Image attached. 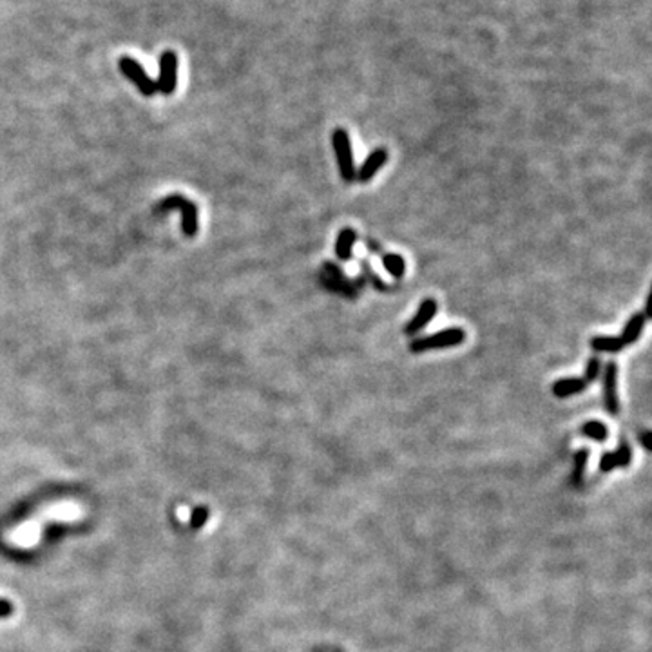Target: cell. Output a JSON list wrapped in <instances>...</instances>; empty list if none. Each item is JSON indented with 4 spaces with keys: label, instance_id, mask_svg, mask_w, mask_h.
<instances>
[{
    "label": "cell",
    "instance_id": "9a60e30c",
    "mask_svg": "<svg viewBox=\"0 0 652 652\" xmlns=\"http://www.w3.org/2000/svg\"><path fill=\"white\" fill-rule=\"evenodd\" d=\"M612 457H614L616 468H627L629 462H631V458H632L631 446H629L627 442H620L618 450H616V453H612Z\"/></svg>",
    "mask_w": 652,
    "mask_h": 652
},
{
    "label": "cell",
    "instance_id": "d6986e66",
    "mask_svg": "<svg viewBox=\"0 0 652 652\" xmlns=\"http://www.w3.org/2000/svg\"><path fill=\"white\" fill-rule=\"evenodd\" d=\"M363 270L366 272V277H368V280L372 281V284L377 288V290H381V292H386V290H388V287H386L385 281H381V280H379V277L375 276V272H373L372 268H370V265L366 263V261H365V263H363Z\"/></svg>",
    "mask_w": 652,
    "mask_h": 652
},
{
    "label": "cell",
    "instance_id": "8fae6325",
    "mask_svg": "<svg viewBox=\"0 0 652 652\" xmlns=\"http://www.w3.org/2000/svg\"><path fill=\"white\" fill-rule=\"evenodd\" d=\"M585 388H587V382L580 377H573V379H560L553 385L551 389L555 393V397L565 399L576 395V393H582Z\"/></svg>",
    "mask_w": 652,
    "mask_h": 652
},
{
    "label": "cell",
    "instance_id": "9c48e42d",
    "mask_svg": "<svg viewBox=\"0 0 652 652\" xmlns=\"http://www.w3.org/2000/svg\"><path fill=\"white\" fill-rule=\"evenodd\" d=\"M357 241V232L346 227L339 232L336 239V255L339 261H350L353 255V245Z\"/></svg>",
    "mask_w": 652,
    "mask_h": 652
},
{
    "label": "cell",
    "instance_id": "277c9868",
    "mask_svg": "<svg viewBox=\"0 0 652 652\" xmlns=\"http://www.w3.org/2000/svg\"><path fill=\"white\" fill-rule=\"evenodd\" d=\"M169 209H179L183 216V232L187 236H194L198 232V211L191 201L182 196H170L156 207V212H165Z\"/></svg>",
    "mask_w": 652,
    "mask_h": 652
},
{
    "label": "cell",
    "instance_id": "3957f363",
    "mask_svg": "<svg viewBox=\"0 0 652 652\" xmlns=\"http://www.w3.org/2000/svg\"><path fill=\"white\" fill-rule=\"evenodd\" d=\"M120 71H122L123 77H126L127 80H131L138 87V91L143 96H153V94L158 93L156 82L150 80L145 74V71H143L142 65L136 60H133L131 57H122V60H120Z\"/></svg>",
    "mask_w": 652,
    "mask_h": 652
},
{
    "label": "cell",
    "instance_id": "52a82bcc",
    "mask_svg": "<svg viewBox=\"0 0 652 652\" xmlns=\"http://www.w3.org/2000/svg\"><path fill=\"white\" fill-rule=\"evenodd\" d=\"M616 382H618V366H616V363H609L604 370V401L605 409L611 415H618V411H620Z\"/></svg>",
    "mask_w": 652,
    "mask_h": 652
},
{
    "label": "cell",
    "instance_id": "6da1fadb",
    "mask_svg": "<svg viewBox=\"0 0 652 652\" xmlns=\"http://www.w3.org/2000/svg\"><path fill=\"white\" fill-rule=\"evenodd\" d=\"M332 145L336 150L337 167H339L341 178L345 179L346 183H352L355 179L357 169L355 162H353V149L350 136L343 127H337L332 133Z\"/></svg>",
    "mask_w": 652,
    "mask_h": 652
},
{
    "label": "cell",
    "instance_id": "7a4b0ae2",
    "mask_svg": "<svg viewBox=\"0 0 652 652\" xmlns=\"http://www.w3.org/2000/svg\"><path fill=\"white\" fill-rule=\"evenodd\" d=\"M466 341V332L462 328H446L433 336L421 337V339L411 341L409 350L414 353H424L430 350H442L450 348V346H458Z\"/></svg>",
    "mask_w": 652,
    "mask_h": 652
},
{
    "label": "cell",
    "instance_id": "7402d4cb",
    "mask_svg": "<svg viewBox=\"0 0 652 652\" xmlns=\"http://www.w3.org/2000/svg\"><path fill=\"white\" fill-rule=\"evenodd\" d=\"M652 294H648L647 296V303H645V312H643V316L647 317V319H651V316H652Z\"/></svg>",
    "mask_w": 652,
    "mask_h": 652
},
{
    "label": "cell",
    "instance_id": "ba28073f",
    "mask_svg": "<svg viewBox=\"0 0 652 652\" xmlns=\"http://www.w3.org/2000/svg\"><path fill=\"white\" fill-rule=\"evenodd\" d=\"M388 162V150L386 149H375L373 153L368 154V158L365 160L359 170H357L355 179H359L361 183H368L373 176L382 169Z\"/></svg>",
    "mask_w": 652,
    "mask_h": 652
},
{
    "label": "cell",
    "instance_id": "2e32d148",
    "mask_svg": "<svg viewBox=\"0 0 652 652\" xmlns=\"http://www.w3.org/2000/svg\"><path fill=\"white\" fill-rule=\"evenodd\" d=\"M209 520V507L207 506H198L192 509L191 514V527L192 529H201Z\"/></svg>",
    "mask_w": 652,
    "mask_h": 652
},
{
    "label": "cell",
    "instance_id": "603a6c76",
    "mask_svg": "<svg viewBox=\"0 0 652 652\" xmlns=\"http://www.w3.org/2000/svg\"><path fill=\"white\" fill-rule=\"evenodd\" d=\"M648 437H651V433H648V431H643V435H641V442H643L645 450H651V444H648Z\"/></svg>",
    "mask_w": 652,
    "mask_h": 652
},
{
    "label": "cell",
    "instance_id": "5bb4252c",
    "mask_svg": "<svg viewBox=\"0 0 652 652\" xmlns=\"http://www.w3.org/2000/svg\"><path fill=\"white\" fill-rule=\"evenodd\" d=\"M582 433L596 442H604L607 438V428L598 421H589L582 426Z\"/></svg>",
    "mask_w": 652,
    "mask_h": 652
},
{
    "label": "cell",
    "instance_id": "30bf717a",
    "mask_svg": "<svg viewBox=\"0 0 652 652\" xmlns=\"http://www.w3.org/2000/svg\"><path fill=\"white\" fill-rule=\"evenodd\" d=\"M645 323H647V317H645L641 312L634 314V316L627 321L624 332H621V336H620V341L624 343V346L634 345V343L640 339L641 332H643Z\"/></svg>",
    "mask_w": 652,
    "mask_h": 652
},
{
    "label": "cell",
    "instance_id": "e0dca14e",
    "mask_svg": "<svg viewBox=\"0 0 652 652\" xmlns=\"http://www.w3.org/2000/svg\"><path fill=\"white\" fill-rule=\"evenodd\" d=\"M587 457H589L587 450H582L575 455L576 468H575V475H573V478H575V484L582 482V475H583V470H585V462H587Z\"/></svg>",
    "mask_w": 652,
    "mask_h": 652
},
{
    "label": "cell",
    "instance_id": "44dd1931",
    "mask_svg": "<svg viewBox=\"0 0 652 652\" xmlns=\"http://www.w3.org/2000/svg\"><path fill=\"white\" fill-rule=\"evenodd\" d=\"M614 457H612V453H605L604 457H602V462H599V470L602 471H611V470H614Z\"/></svg>",
    "mask_w": 652,
    "mask_h": 652
},
{
    "label": "cell",
    "instance_id": "ac0fdd59",
    "mask_svg": "<svg viewBox=\"0 0 652 652\" xmlns=\"http://www.w3.org/2000/svg\"><path fill=\"white\" fill-rule=\"evenodd\" d=\"M598 377H599V359L595 355L589 359L587 368H585V379H583V381L589 385V382H595Z\"/></svg>",
    "mask_w": 652,
    "mask_h": 652
},
{
    "label": "cell",
    "instance_id": "8992f818",
    "mask_svg": "<svg viewBox=\"0 0 652 652\" xmlns=\"http://www.w3.org/2000/svg\"><path fill=\"white\" fill-rule=\"evenodd\" d=\"M437 310H438V306L435 299L428 297V299L422 301V303L419 304L415 316L411 317V319L408 321V324L404 326L406 336H417V333H421V330H424L426 326L430 324V321L433 319Z\"/></svg>",
    "mask_w": 652,
    "mask_h": 652
},
{
    "label": "cell",
    "instance_id": "5b68a950",
    "mask_svg": "<svg viewBox=\"0 0 652 652\" xmlns=\"http://www.w3.org/2000/svg\"><path fill=\"white\" fill-rule=\"evenodd\" d=\"M178 85V57L172 51H165L160 57V78L156 82L158 93L172 94Z\"/></svg>",
    "mask_w": 652,
    "mask_h": 652
},
{
    "label": "cell",
    "instance_id": "7c38bea8",
    "mask_svg": "<svg viewBox=\"0 0 652 652\" xmlns=\"http://www.w3.org/2000/svg\"><path fill=\"white\" fill-rule=\"evenodd\" d=\"M589 345L595 352L602 353H618L625 348L624 343L620 341V337H607V336H596L589 341Z\"/></svg>",
    "mask_w": 652,
    "mask_h": 652
},
{
    "label": "cell",
    "instance_id": "4fadbf2b",
    "mask_svg": "<svg viewBox=\"0 0 652 652\" xmlns=\"http://www.w3.org/2000/svg\"><path fill=\"white\" fill-rule=\"evenodd\" d=\"M382 265L389 276L401 280L406 272V261L401 254H385L382 255Z\"/></svg>",
    "mask_w": 652,
    "mask_h": 652
},
{
    "label": "cell",
    "instance_id": "ffe728a7",
    "mask_svg": "<svg viewBox=\"0 0 652 652\" xmlns=\"http://www.w3.org/2000/svg\"><path fill=\"white\" fill-rule=\"evenodd\" d=\"M15 612V607L9 599L0 598V618H9Z\"/></svg>",
    "mask_w": 652,
    "mask_h": 652
}]
</instances>
